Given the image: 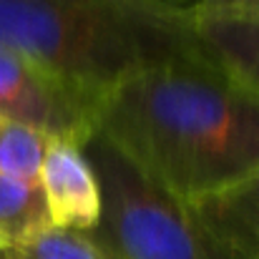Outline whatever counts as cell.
Wrapping results in <instances>:
<instances>
[{
	"mask_svg": "<svg viewBox=\"0 0 259 259\" xmlns=\"http://www.w3.org/2000/svg\"><path fill=\"white\" fill-rule=\"evenodd\" d=\"M96 136L191 206L259 169V98L199 56L141 71L98 108Z\"/></svg>",
	"mask_w": 259,
	"mask_h": 259,
	"instance_id": "obj_1",
	"label": "cell"
},
{
	"mask_svg": "<svg viewBox=\"0 0 259 259\" xmlns=\"http://www.w3.org/2000/svg\"><path fill=\"white\" fill-rule=\"evenodd\" d=\"M0 48L98 103L151 66L201 53L181 0H0Z\"/></svg>",
	"mask_w": 259,
	"mask_h": 259,
	"instance_id": "obj_2",
	"label": "cell"
},
{
	"mask_svg": "<svg viewBox=\"0 0 259 259\" xmlns=\"http://www.w3.org/2000/svg\"><path fill=\"white\" fill-rule=\"evenodd\" d=\"M83 151L103 196L93 234L116 259H234L206 234L191 206L146 181L106 141L93 136Z\"/></svg>",
	"mask_w": 259,
	"mask_h": 259,
	"instance_id": "obj_3",
	"label": "cell"
},
{
	"mask_svg": "<svg viewBox=\"0 0 259 259\" xmlns=\"http://www.w3.org/2000/svg\"><path fill=\"white\" fill-rule=\"evenodd\" d=\"M101 103L0 48V118L40 131L53 141L86 146L96 136Z\"/></svg>",
	"mask_w": 259,
	"mask_h": 259,
	"instance_id": "obj_4",
	"label": "cell"
},
{
	"mask_svg": "<svg viewBox=\"0 0 259 259\" xmlns=\"http://www.w3.org/2000/svg\"><path fill=\"white\" fill-rule=\"evenodd\" d=\"M38 184L46 199L51 227L93 232L101 222V184L83 146L71 141H51Z\"/></svg>",
	"mask_w": 259,
	"mask_h": 259,
	"instance_id": "obj_5",
	"label": "cell"
},
{
	"mask_svg": "<svg viewBox=\"0 0 259 259\" xmlns=\"http://www.w3.org/2000/svg\"><path fill=\"white\" fill-rule=\"evenodd\" d=\"M206 234L234 259H259V169L239 184L191 204Z\"/></svg>",
	"mask_w": 259,
	"mask_h": 259,
	"instance_id": "obj_6",
	"label": "cell"
},
{
	"mask_svg": "<svg viewBox=\"0 0 259 259\" xmlns=\"http://www.w3.org/2000/svg\"><path fill=\"white\" fill-rule=\"evenodd\" d=\"M191 20L204 58L259 98V20L196 15Z\"/></svg>",
	"mask_w": 259,
	"mask_h": 259,
	"instance_id": "obj_7",
	"label": "cell"
},
{
	"mask_svg": "<svg viewBox=\"0 0 259 259\" xmlns=\"http://www.w3.org/2000/svg\"><path fill=\"white\" fill-rule=\"evenodd\" d=\"M51 227L38 181L0 174V247L15 249Z\"/></svg>",
	"mask_w": 259,
	"mask_h": 259,
	"instance_id": "obj_8",
	"label": "cell"
},
{
	"mask_svg": "<svg viewBox=\"0 0 259 259\" xmlns=\"http://www.w3.org/2000/svg\"><path fill=\"white\" fill-rule=\"evenodd\" d=\"M51 141L53 139L43 136L40 131L0 118V174L23 181H38Z\"/></svg>",
	"mask_w": 259,
	"mask_h": 259,
	"instance_id": "obj_9",
	"label": "cell"
},
{
	"mask_svg": "<svg viewBox=\"0 0 259 259\" xmlns=\"http://www.w3.org/2000/svg\"><path fill=\"white\" fill-rule=\"evenodd\" d=\"M13 259H116L93 232L48 227L30 242L10 249Z\"/></svg>",
	"mask_w": 259,
	"mask_h": 259,
	"instance_id": "obj_10",
	"label": "cell"
},
{
	"mask_svg": "<svg viewBox=\"0 0 259 259\" xmlns=\"http://www.w3.org/2000/svg\"><path fill=\"white\" fill-rule=\"evenodd\" d=\"M259 0H196L191 3V15L196 18H247Z\"/></svg>",
	"mask_w": 259,
	"mask_h": 259,
	"instance_id": "obj_11",
	"label": "cell"
},
{
	"mask_svg": "<svg viewBox=\"0 0 259 259\" xmlns=\"http://www.w3.org/2000/svg\"><path fill=\"white\" fill-rule=\"evenodd\" d=\"M0 259H13V257H10V249H5V247H0Z\"/></svg>",
	"mask_w": 259,
	"mask_h": 259,
	"instance_id": "obj_12",
	"label": "cell"
},
{
	"mask_svg": "<svg viewBox=\"0 0 259 259\" xmlns=\"http://www.w3.org/2000/svg\"><path fill=\"white\" fill-rule=\"evenodd\" d=\"M247 18H252V20H259V5L254 8V10H252V13H249V15H247Z\"/></svg>",
	"mask_w": 259,
	"mask_h": 259,
	"instance_id": "obj_13",
	"label": "cell"
}]
</instances>
